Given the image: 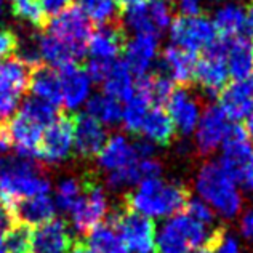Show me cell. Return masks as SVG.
I'll return each instance as SVG.
<instances>
[{
  "label": "cell",
  "instance_id": "6da1fadb",
  "mask_svg": "<svg viewBox=\"0 0 253 253\" xmlns=\"http://www.w3.org/2000/svg\"><path fill=\"white\" fill-rule=\"evenodd\" d=\"M50 189V181L32 157L0 156V192L6 205L11 207L21 199L48 194Z\"/></svg>",
  "mask_w": 253,
  "mask_h": 253
},
{
  "label": "cell",
  "instance_id": "7a4b0ae2",
  "mask_svg": "<svg viewBox=\"0 0 253 253\" xmlns=\"http://www.w3.org/2000/svg\"><path fill=\"white\" fill-rule=\"evenodd\" d=\"M188 201V189L183 184L151 178L136 186L125 205L148 218H165L179 213Z\"/></svg>",
  "mask_w": 253,
  "mask_h": 253
},
{
  "label": "cell",
  "instance_id": "3957f363",
  "mask_svg": "<svg viewBox=\"0 0 253 253\" xmlns=\"http://www.w3.org/2000/svg\"><path fill=\"white\" fill-rule=\"evenodd\" d=\"M196 191L199 199L223 218H236L242 210L241 192L219 164L207 162L202 165L196 176Z\"/></svg>",
  "mask_w": 253,
  "mask_h": 253
},
{
  "label": "cell",
  "instance_id": "277c9868",
  "mask_svg": "<svg viewBox=\"0 0 253 253\" xmlns=\"http://www.w3.org/2000/svg\"><path fill=\"white\" fill-rule=\"evenodd\" d=\"M215 229L192 219L188 213H176L156 231L157 253H189L192 249L209 247Z\"/></svg>",
  "mask_w": 253,
  "mask_h": 253
},
{
  "label": "cell",
  "instance_id": "5b68a950",
  "mask_svg": "<svg viewBox=\"0 0 253 253\" xmlns=\"http://www.w3.org/2000/svg\"><path fill=\"white\" fill-rule=\"evenodd\" d=\"M109 224L114 226L131 253L156 252V226L151 218L124 205L111 215Z\"/></svg>",
  "mask_w": 253,
  "mask_h": 253
},
{
  "label": "cell",
  "instance_id": "8992f818",
  "mask_svg": "<svg viewBox=\"0 0 253 253\" xmlns=\"http://www.w3.org/2000/svg\"><path fill=\"white\" fill-rule=\"evenodd\" d=\"M221 144L223 156L219 167L234 183H244L253 164V146L245 126L241 124L228 125Z\"/></svg>",
  "mask_w": 253,
  "mask_h": 253
},
{
  "label": "cell",
  "instance_id": "52a82bcc",
  "mask_svg": "<svg viewBox=\"0 0 253 253\" xmlns=\"http://www.w3.org/2000/svg\"><path fill=\"white\" fill-rule=\"evenodd\" d=\"M69 213L72 226L81 234H88L98 224H101L108 213V197L103 186L93 181H84L82 196Z\"/></svg>",
  "mask_w": 253,
  "mask_h": 253
},
{
  "label": "cell",
  "instance_id": "ba28073f",
  "mask_svg": "<svg viewBox=\"0 0 253 253\" xmlns=\"http://www.w3.org/2000/svg\"><path fill=\"white\" fill-rule=\"evenodd\" d=\"M228 76L224 39H216L204 50V56L197 59L194 81L210 95H219V91L228 85Z\"/></svg>",
  "mask_w": 253,
  "mask_h": 253
},
{
  "label": "cell",
  "instance_id": "9c48e42d",
  "mask_svg": "<svg viewBox=\"0 0 253 253\" xmlns=\"http://www.w3.org/2000/svg\"><path fill=\"white\" fill-rule=\"evenodd\" d=\"M74 148V117L58 116L48 126H45L37 156L48 164L64 162Z\"/></svg>",
  "mask_w": 253,
  "mask_h": 253
},
{
  "label": "cell",
  "instance_id": "30bf717a",
  "mask_svg": "<svg viewBox=\"0 0 253 253\" xmlns=\"http://www.w3.org/2000/svg\"><path fill=\"white\" fill-rule=\"evenodd\" d=\"M170 39L173 45L196 53L205 50L218 39L215 26L202 16H181L170 24Z\"/></svg>",
  "mask_w": 253,
  "mask_h": 253
},
{
  "label": "cell",
  "instance_id": "8fae6325",
  "mask_svg": "<svg viewBox=\"0 0 253 253\" xmlns=\"http://www.w3.org/2000/svg\"><path fill=\"white\" fill-rule=\"evenodd\" d=\"M45 28L50 36L84 53L86 51V43L91 36V24L79 6H68L66 10L53 16Z\"/></svg>",
  "mask_w": 253,
  "mask_h": 253
},
{
  "label": "cell",
  "instance_id": "7c38bea8",
  "mask_svg": "<svg viewBox=\"0 0 253 253\" xmlns=\"http://www.w3.org/2000/svg\"><path fill=\"white\" fill-rule=\"evenodd\" d=\"M2 124L6 133V138H8L10 148L15 149L18 156L23 157L37 156V149L43 133L42 125L31 121L29 117L23 116L21 112L13 119H10V121Z\"/></svg>",
  "mask_w": 253,
  "mask_h": 253
},
{
  "label": "cell",
  "instance_id": "4fadbf2b",
  "mask_svg": "<svg viewBox=\"0 0 253 253\" xmlns=\"http://www.w3.org/2000/svg\"><path fill=\"white\" fill-rule=\"evenodd\" d=\"M228 130V117L218 104H211L205 109L196 126V146L202 156H209L223 143Z\"/></svg>",
  "mask_w": 253,
  "mask_h": 253
},
{
  "label": "cell",
  "instance_id": "5bb4252c",
  "mask_svg": "<svg viewBox=\"0 0 253 253\" xmlns=\"http://www.w3.org/2000/svg\"><path fill=\"white\" fill-rule=\"evenodd\" d=\"M72 247L74 241L63 219L53 218L32 232V253H71Z\"/></svg>",
  "mask_w": 253,
  "mask_h": 253
},
{
  "label": "cell",
  "instance_id": "9a60e30c",
  "mask_svg": "<svg viewBox=\"0 0 253 253\" xmlns=\"http://www.w3.org/2000/svg\"><path fill=\"white\" fill-rule=\"evenodd\" d=\"M167 108L173 126L178 128L181 135L186 136L196 131L197 122L201 119V106L196 96L184 88L173 90L167 101Z\"/></svg>",
  "mask_w": 253,
  "mask_h": 253
},
{
  "label": "cell",
  "instance_id": "2e32d148",
  "mask_svg": "<svg viewBox=\"0 0 253 253\" xmlns=\"http://www.w3.org/2000/svg\"><path fill=\"white\" fill-rule=\"evenodd\" d=\"M197 58L196 53L179 48L176 45H170L162 51L159 74L165 76L173 84L178 85H188L194 81V71H196Z\"/></svg>",
  "mask_w": 253,
  "mask_h": 253
},
{
  "label": "cell",
  "instance_id": "e0dca14e",
  "mask_svg": "<svg viewBox=\"0 0 253 253\" xmlns=\"http://www.w3.org/2000/svg\"><path fill=\"white\" fill-rule=\"evenodd\" d=\"M59 84H61V104L68 109H77L88 101L91 91V79L86 71L77 64L66 66L59 69Z\"/></svg>",
  "mask_w": 253,
  "mask_h": 253
},
{
  "label": "cell",
  "instance_id": "ac0fdd59",
  "mask_svg": "<svg viewBox=\"0 0 253 253\" xmlns=\"http://www.w3.org/2000/svg\"><path fill=\"white\" fill-rule=\"evenodd\" d=\"M219 108L231 121H244L253 111V88L249 82L236 81L219 91Z\"/></svg>",
  "mask_w": 253,
  "mask_h": 253
},
{
  "label": "cell",
  "instance_id": "d6986e66",
  "mask_svg": "<svg viewBox=\"0 0 253 253\" xmlns=\"http://www.w3.org/2000/svg\"><path fill=\"white\" fill-rule=\"evenodd\" d=\"M159 42L156 36L135 34L125 43V59L124 63L138 77L146 76L157 56Z\"/></svg>",
  "mask_w": 253,
  "mask_h": 253
},
{
  "label": "cell",
  "instance_id": "ffe728a7",
  "mask_svg": "<svg viewBox=\"0 0 253 253\" xmlns=\"http://www.w3.org/2000/svg\"><path fill=\"white\" fill-rule=\"evenodd\" d=\"M106 143L104 126L88 114L74 117V148L82 157L96 156Z\"/></svg>",
  "mask_w": 253,
  "mask_h": 253
},
{
  "label": "cell",
  "instance_id": "44dd1931",
  "mask_svg": "<svg viewBox=\"0 0 253 253\" xmlns=\"http://www.w3.org/2000/svg\"><path fill=\"white\" fill-rule=\"evenodd\" d=\"M162 173V165L156 159H138L128 167L109 171L108 178H106V184L112 191L124 189L126 186L139 184L144 179L151 178H161Z\"/></svg>",
  "mask_w": 253,
  "mask_h": 253
},
{
  "label": "cell",
  "instance_id": "7402d4cb",
  "mask_svg": "<svg viewBox=\"0 0 253 253\" xmlns=\"http://www.w3.org/2000/svg\"><path fill=\"white\" fill-rule=\"evenodd\" d=\"M226 66L236 81H247L253 76V43L247 36L224 39Z\"/></svg>",
  "mask_w": 253,
  "mask_h": 253
},
{
  "label": "cell",
  "instance_id": "603a6c76",
  "mask_svg": "<svg viewBox=\"0 0 253 253\" xmlns=\"http://www.w3.org/2000/svg\"><path fill=\"white\" fill-rule=\"evenodd\" d=\"M124 32L122 29L116 28L114 24H103L91 36L86 43V48L90 53V59H98V61L112 63L122 51Z\"/></svg>",
  "mask_w": 253,
  "mask_h": 253
},
{
  "label": "cell",
  "instance_id": "cb8c5ba5",
  "mask_svg": "<svg viewBox=\"0 0 253 253\" xmlns=\"http://www.w3.org/2000/svg\"><path fill=\"white\" fill-rule=\"evenodd\" d=\"M11 210L15 213L16 221H21L28 226H39L43 224L56 215V205L55 201L48 196H36L21 199V201L13 202Z\"/></svg>",
  "mask_w": 253,
  "mask_h": 253
},
{
  "label": "cell",
  "instance_id": "d4e9b609",
  "mask_svg": "<svg viewBox=\"0 0 253 253\" xmlns=\"http://www.w3.org/2000/svg\"><path fill=\"white\" fill-rule=\"evenodd\" d=\"M98 165L106 171H116L128 167L136 159L133 143L122 135H114L106 139L101 151L98 152Z\"/></svg>",
  "mask_w": 253,
  "mask_h": 253
},
{
  "label": "cell",
  "instance_id": "484cf974",
  "mask_svg": "<svg viewBox=\"0 0 253 253\" xmlns=\"http://www.w3.org/2000/svg\"><path fill=\"white\" fill-rule=\"evenodd\" d=\"M39 53L41 59L50 64V68H59L63 69L66 66L76 64L85 53L68 45L59 39L53 37L50 34H45L39 37Z\"/></svg>",
  "mask_w": 253,
  "mask_h": 253
},
{
  "label": "cell",
  "instance_id": "4316f807",
  "mask_svg": "<svg viewBox=\"0 0 253 253\" xmlns=\"http://www.w3.org/2000/svg\"><path fill=\"white\" fill-rule=\"evenodd\" d=\"M139 133L143 135V139L154 146H169L175 135V126H173L169 112L161 106H154L149 109Z\"/></svg>",
  "mask_w": 253,
  "mask_h": 253
},
{
  "label": "cell",
  "instance_id": "83f0119b",
  "mask_svg": "<svg viewBox=\"0 0 253 253\" xmlns=\"http://www.w3.org/2000/svg\"><path fill=\"white\" fill-rule=\"evenodd\" d=\"M29 88L34 96L55 106L61 104V84L59 74L50 66H36L29 76Z\"/></svg>",
  "mask_w": 253,
  "mask_h": 253
},
{
  "label": "cell",
  "instance_id": "f1b7e54d",
  "mask_svg": "<svg viewBox=\"0 0 253 253\" xmlns=\"http://www.w3.org/2000/svg\"><path fill=\"white\" fill-rule=\"evenodd\" d=\"M104 95L121 101H128L135 93V81L131 71L124 61H114L103 81Z\"/></svg>",
  "mask_w": 253,
  "mask_h": 253
},
{
  "label": "cell",
  "instance_id": "f546056e",
  "mask_svg": "<svg viewBox=\"0 0 253 253\" xmlns=\"http://www.w3.org/2000/svg\"><path fill=\"white\" fill-rule=\"evenodd\" d=\"M31 71L16 58H5L0 61V93H11L21 96L29 88Z\"/></svg>",
  "mask_w": 253,
  "mask_h": 253
},
{
  "label": "cell",
  "instance_id": "4dcf8cb0",
  "mask_svg": "<svg viewBox=\"0 0 253 253\" xmlns=\"http://www.w3.org/2000/svg\"><path fill=\"white\" fill-rule=\"evenodd\" d=\"M245 19L247 10L237 3H226L215 11L211 23L221 39H232L245 34Z\"/></svg>",
  "mask_w": 253,
  "mask_h": 253
},
{
  "label": "cell",
  "instance_id": "1f68e13d",
  "mask_svg": "<svg viewBox=\"0 0 253 253\" xmlns=\"http://www.w3.org/2000/svg\"><path fill=\"white\" fill-rule=\"evenodd\" d=\"M86 247L91 253H131L114 226L98 224L88 232Z\"/></svg>",
  "mask_w": 253,
  "mask_h": 253
},
{
  "label": "cell",
  "instance_id": "d6a6232c",
  "mask_svg": "<svg viewBox=\"0 0 253 253\" xmlns=\"http://www.w3.org/2000/svg\"><path fill=\"white\" fill-rule=\"evenodd\" d=\"M86 114L101 125H116L122 119V108L117 99L108 95H95L86 101Z\"/></svg>",
  "mask_w": 253,
  "mask_h": 253
},
{
  "label": "cell",
  "instance_id": "836d02e7",
  "mask_svg": "<svg viewBox=\"0 0 253 253\" xmlns=\"http://www.w3.org/2000/svg\"><path fill=\"white\" fill-rule=\"evenodd\" d=\"M151 106V101L144 95L138 91L133 93V96L125 103V108L122 109L121 122L124 124V128L130 133H139Z\"/></svg>",
  "mask_w": 253,
  "mask_h": 253
},
{
  "label": "cell",
  "instance_id": "e575fe53",
  "mask_svg": "<svg viewBox=\"0 0 253 253\" xmlns=\"http://www.w3.org/2000/svg\"><path fill=\"white\" fill-rule=\"evenodd\" d=\"M2 239L5 253H32V231L28 224L16 221Z\"/></svg>",
  "mask_w": 253,
  "mask_h": 253
},
{
  "label": "cell",
  "instance_id": "d590c367",
  "mask_svg": "<svg viewBox=\"0 0 253 253\" xmlns=\"http://www.w3.org/2000/svg\"><path fill=\"white\" fill-rule=\"evenodd\" d=\"M21 112L23 116L29 117L31 121L37 122L39 125H42L43 128L48 126L55 119L58 117V109L55 104L46 103L43 99L39 98H28L21 106Z\"/></svg>",
  "mask_w": 253,
  "mask_h": 253
},
{
  "label": "cell",
  "instance_id": "8d00e7d4",
  "mask_svg": "<svg viewBox=\"0 0 253 253\" xmlns=\"http://www.w3.org/2000/svg\"><path fill=\"white\" fill-rule=\"evenodd\" d=\"M79 8L84 15L99 24H109L116 16V0H79Z\"/></svg>",
  "mask_w": 253,
  "mask_h": 253
},
{
  "label": "cell",
  "instance_id": "74e56055",
  "mask_svg": "<svg viewBox=\"0 0 253 253\" xmlns=\"http://www.w3.org/2000/svg\"><path fill=\"white\" fill-rule=\"evenodd\" d=\"M13 16L32 24L34 28H45L46 16L39 0H11Z\"/></svg>",
  "mask_w": 253,
  "mask_h": 253
},
{
  "label": "cell",
  "instance_id": "f35d334b",
  "mask_svg": "<svg viewBox=\"0 0 253 253\" xmlns=\"http://www.w3.org/2000/svg\"><path fill=\"white\" fill-rule=\"evenodd\" d=\"M82 191H84V181H81V179L77 178L63 179V181H59L56 188L55 205L63 211H71L79 199H81Z\"/></svg>",
  "mask_w": 253,
  "mask_h": 253
},
{
  "label": "cell",
  "instance_id": "ab89813d",
  "mask_svg": "<svg viewBox=\"0 0 253 253\" xmlns=\"http://www.w3.org/2000/svg\"><path fill=\"white\" fill-rule=\"evenodd\" d=\"M144 6L156 29V34H161L162 31L170 28L173 8H175L171 0H148V2H144Z\"/></svg>",
  "mask_w": 253,
  "mask_h": 253
},
{
  "label": "cell",
  "instance_id": "60d3db41",
  "mask_svg": "<svg viewBox=\"0 0 253 253\" xmlns=\"http://www.w3.org/2000/svg\"><path fill=\"white\" fill-rule=\"evenodd\" d=\"M207 249H210L211 253H239L241 245L234 234L224 229H215Z\"/></svg>",
  "mask_w": 253,
  "mask_h": 253
},
{
  "label": "cell",
  "instance_id": "b9f144b4",
  "mask_svg": "<svg viewBox=\"0 0 253 253\" xmlns=\"http://www.w3.org/2000/svg\"><path fill=\"white\" fill-rule=\"evenodd\" d=\"M186 211L188 215L196 219V221L202 223L205 226H211L213 221H215V211L211 210L210 205L205 204L202 199H189L188 202L184 205Z\"/></svg>",
  "mask_w": 253,
  "mask_h": 253
},
{
  "label": "cell",
  "instance_id": "7bdbcfd3",
  "mask_svg": "<svg viewBox=\"0 0 253 253\" xmlns=\"http://www.w3.org/2000/svg\"><path fill=\"white\" fill-rule=\"evenodd\" d=\"M16 46H18V37L15 32L0 28V59L10 58V55L16 51Z\"/></svg>",
  "mask_w": 253,
  "mask_h": 253
},
{
  "label": "cell",
  "instance_id": "ee69618b",
  "mask_svg": "<svg viewBox=\"0 0 253 253\" xmlns=\"http://www.w3.org/2000/svg\"><path fill=\"white\" fill-rule=\"evenodd\" d=\"M19 96L11 93H0V124L10 121L18 109Z\"/></svg>",
  "mask_w": 253,
  "mask_h": 253
},
{
  "label": "cell",
  "instance_id": "f6af8a7d",
  "mask_svg": "<svg viewBox=\"0 0 253 253\" xmlns=\"http://www.w3.org/2000/svg\"><path fill=\"white\" fill-rule=\"evenodd\" d=\"M173 6L183 13V16H199L202 11L201 0H171Z\"/></svg>",
  "mask_w": 253,
  "mask_h": 253
},
{
  "label": "cell",
  "instance_id": "bcb514c9",
  "mask_svg": "<svg viewBox=\"0 0 253 253\" xmlns=\"http://www.w3.org/2000/svg\"><path fill=\"white\" fill-rule=\"evenodd\" d=\"M41 2V6L45 13V16H55L58 13H61L63 10H66L68 6H71L72 0H39Z\"/></svg>",
  "mask_w": 253,
  "mask_h": 253
},
{
  "label": "cell",
  "instance_id": "7dc6e473",
  "mask_svg": "<svg viewBox=\"0 0 253 253\" xmlns=\"http://www.w3.org/2000/svg\"><path fill=\"white\" fill-rule=\"evenodd\" d=\"M241 232L242 236L253 244V209L247 210L241 218Z\"/></svg>",
  "mask_w": 253,
  "mask_h": 253
},
{
  "label": "cell",
  "instance_id": "c3c4849f",
  "mask_svg": "<svg viewBox=\"0 0 253 253\" xmlns=\"http://www.w3.org/2000/svg\"><path fill=\"white\" fill-rule=\"evenodd\" d=\"M144 2L146 0H116L117 6H121V8H124V10H130V8H133V6H138Z\"/></svg>",
  "mask_w": 253,
  "mask_h": 253
},
{
  "label": "cell",
  "instance_id": "681fc988",
  "mask_svg": "<svg viewBox=\"0 0 253 253\" xmlns=\"http://www.w3.org/2000/svg\"><path fill=\"white\" fill-rule=\"evenodd\" d=\"M245 130H247L249 136L253 138V111L250 112V116L247 117V122H245Z\"/></svg>",
  "mask_w": 253,
  "mask_h": 253
},
{
  "label": "cell",
  "instance_id": "f907efd6",
  "mask_svg": "<svg viewBox=\"0 0 253 253\" xmlns=\"http://www.w3.org/2000/svg\"><path fill=\"white\" fill-rule=\"evenodd\" d=\"M244 184L247 186V188H249L250 191H253V164H252V167H250V170H249V173H247V178H245Z\"/></svg>",
  "mask_w": 253,
  "mask_h": 253
},
{
  "label": "cell",
  "instance_id": "816d5d0a",
  "mask_svg": "<svg viewBox=\"0 0 253 253\" xmlns=\"http://www.w3.org/2000/svg\"><path fill=\"white\" fill-rule=\"evenodd\" d=\"M71 253H91V252L84 244H74V247H72Z\"/></svg>",
  "mask_w": 253,
  "mask_h": 253
},
{
  "label": "cell",
  "instance_id": "f5cc1de1",
  "mask_svg": "<svg viewBox=\"0 0 253 253\" xmlns=\"http://www.w3.org/2000/svg\"><path fill=\"white\" fill-rule=\"evenodd\" d=\"M189 253H211V252H210V249H207V247H202V249L192 250V252H189Z\"/></svg>",
  "mask_w": 253,
  "mask_h": 253
},
{
  "label": "cell",
  "instance_id": "db71d44e",
  "mask_svg": "<svg viewBox=\"0 0 253 253\" xmlns=\"http://www.w3.org/2000/svg\"><path fill=\"white\" fill-rule=\"evenodd\" d=\"M0 253H5V249H3V239H2V234H0Z\"/></svg>",
  "mask_w": 253,
  "mask_h": 253
},
{
  "label": "cell",
  "instance_id": "11a10c76",
  "mask_svg": "<svg viewBox=\"0 0 253 253\" xmlns=\"http://www.w3.org/2000/svg\"><path fill=\"white\" fill-rule=\"evenodd\" d=\"M3 8H5L3 0H0V18H2V15H3Z\"/></svg>",
  "mask_w": 253,
  "mask_h": 253
},
{
  "label": "cell",
  "instance_id": "9f6ffc18",
  "mask_svg": "<svg viewBox=\"0 0 253 253\" xmlns=\"http://www.w3.org/2000/svg\"><path fill=\"white\" fill-rule=\"evenodd\" d=\"M250 85H252V88H253V76H252V82H250Z\"/></svg>",
  "mask_w": 253,
  "mask_h": 253
}]
</instances>
